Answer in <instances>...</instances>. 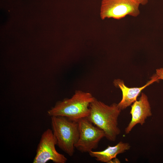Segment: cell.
I'll return each instance as SVG.
<instances>
[{
  "label": "cell",
  "mask_w": 163,
  "mask_h": 163,
  "mask_svg": "<svg viewBox=\"0 0 163 163\" xmlns=\"http://www.w3.org/2000/svg\"><path fill=\"white\" fill-rule=\"evenodd\" d=\"M119 160L116 158H114L110 161L109 163H120Z\"/></svg>",
  "instance_id": "cell-12"
},
{
  "label": "cell",
  "mask_w": 163,
  "mask_h": 163,
  "mask_svg": "<svg viewBox=\"0 0 163 163\" xmlns=\"http://www.w3.org/2000/svg\"><path fill=\"white\" fill-rule=\"evenodd\" d=\"M130 148L129 144L122 141L113 146L108 145L103 150L98 151H91L89 155L99 161L109 163L113 159L116 158L117 155L123 153Z\"/></svg>",
  "instance_id": "cell-9"
},
{
  "label": "cell",
  "mask_w": 163,
  "mask_h": 163,
  "mask_svg": "<svg viewBox=\"0 0 163 163\" xmlns=\"http://www.w3.org/2000/svg\"><path fill=\"white\" fill-rule=\"evenodd\" d=\"M95 98L89 92L76 90L71 98L58 102L48 111L47 114L51 117L64 116L78 122L89 115L90 105Z\"/></svg>",
  "instance_id": "cell-2"
},
{
  "label": "cell",
  "mask_w": 163,
  "mask_h": 163,
  "mask_svg": "<svg viewBox=\"0 0 163 163\" xmlns=\"http://www.w3.org/2000/svg\"><path fill=\"white\" fill-rule=\"evenodd\" d=\"M51 117L52 130L57 140V145L68 155L72 156L79 138L78 122L62 116Z\"/></svg>",
  "instance_id": "cell-3"
},
{
  "label": "cell",
  "mask_w": 163,
  "mask_h": 163,
  "mask_svg": "<svg viewBox=\"0 0 163 163\" xmlns=\"http://www.w3.org/2000/svg\"><path fill=\"white\" fill-rule=\"evenodd\" d=\"M90 113L88 119L104 132L105 137L109 140L114 141L121 131L118 126V118L121 110L118 104H106L95 98L91 103Z\"/></svg>",
  "instance_id": "cell-1"
},
{
  "label": "cell",
  "mask_w": 163,
  "mask_h": 163,
  "mask_svg": "<svg viewBox=\"0 0 163 163\" xmlns=\"http://www.w3.org/2000/svg\"><path fill=\"white\" fill-rule=\"evenodd\" d=\"M155 82L158 81L154 75L151 79L143 86L139 88H129L125 85L123 81L120 79H115L113 82L115 86L120 88L122 93V99L117 104L119 108L122 110L129 106L136 101L137 97L143 89Z\"/></svg>",
  "instance_id": "cell-8"
},
{
  "label": "cell",
  "mask_w": 163,
  "mask_h": 163,
  "mask_svg": "<svg viewBox=\"0 0 163 163\" xmlns=\"http://www.w3.org/2000/svg\"><path fill=\"white\" fill-rule=\"evenodd\" d=\"M57 145V140L52 129H47L41 135L33 162L46 163L51 161L55 163H66L67 159L56 151Z\"/></svg>",
  "instance_id": "cell-5"
},
{
  "label": "cell",
  "mask_w": 163,
  "mask_h": 163,
  "mask_svg": "<svg viewBox=\"0 0 163 163\" xmlns=\"http://www.w3.org/2000/svg\"><path fill=\"white\" fill-rule=\"evenodd\" d=\"M140 5L136 0H102L100 17L102 20L120 19L127 15L136 17L140 14Z\"/></svg>",
  "instance_id": "cell-4"
},
{
  "label": "cell",
  "mask_w": 163,
  "mask_h": 163,
  "mask_svg": "<svg viewBox=\"0 0 163 163\" xmlns=\"http://www.w3.org/2000/svg\"><path fill=\"white\" fill-rule=\"evenodd\" d=\"M155 75L158 81L160 79L163 80V68L157 69L156 74Z\"/></svg>",
  "instance_id": "cell-10"
},
{
  "label": "cell",
  "mask_w": 163,
  "mask_h": 163,
  "mask_svg": "<svg viewBox=\"0 0 163 163\" xmlns=\"http://www.w3.org/2000/svg\"><path fill=\"white\" fill-rule=\"evenodd\" d=\"M140 5H144L147 4L148 0H136Z\"/></svg>",
  "instance_id": "cell-11"
},
{
  "label": "cell",
  "mask_w": 163,
  "mask_h": 163,
  "mask_svg": "<svg viewBox=\"0 0 163 163\" xmlns=\"http://www.w3.org/2000/svg\"><path fill=\"white\" fill-rule=\"evenodd\" d=\"M130 113L132 119L125 129L126 134H129L137 124L143 125L147 118L152 115L150 104L145 94L142 93L139 99L133 103L131 106Z\"/></svg>",
  "instance_id": "cell-7"
},
{
  "label": "cell",
  "mask_w": 163,
  "mask_h": 163,
  "mask_svg": "<svg viewBox=\"0 0 163 163\" xmlns=\"http://www.w3.org/2000/svg\"><path fill=\"white\" fill-rule=\"evenodd\" d=\"M78 122L79 136L75 148L82 152L89 153L97 147L100 141L105 137L104 132L93 124L87 117L81 119Z\"/></svg>",
  "instance_id": "cell-6"
}]
</instances>
